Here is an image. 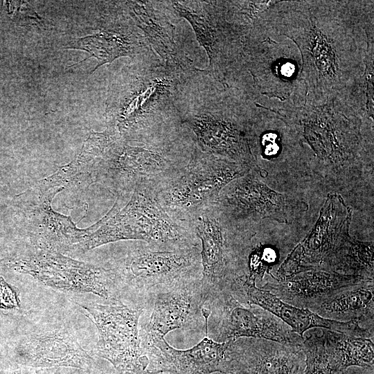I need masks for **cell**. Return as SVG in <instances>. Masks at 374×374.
<instances>
[{
	"mask_svg": "<svg viewBox=\"0 0 374 374\" xmlns=\"http://www.w3.org/2000/svg\"><path fill=\"white\" fill-rule=\"evenodd\" d=\"M260 15L299 48L305 103L366 102V30L374 24L373 1H273Z\"/></svg>",
	"mask_w": 374,
	"mask_h": 374,
	"instance_id": "obj_1",
	"label": "cell"
},
{
	"mask_svg": "<svg viewBox=\"0 0 374 374\" xmlns=\"http://www.w3.org/2000/svg\"><path fill=\"white\" fill-rule=\"evenodd\" d=\"M238 69L247 72L245 88L256 105L287 116L305 103L299 50L260 13L252 22Z\"/></svg>",
	"mask_w": 374,
	"mask_h": 374,
	"instance_id": "obj_2",
	"label": "cell"
},
{
	"mask_svg": "<svg viewBox=\"0 0 374 374\" xmlns=\"http://www.w3.org/2000/svg\"><path fill=\"white\" fill-rule=\"evenodd\" d=\"M118 197L112 209L96 224L75 251H87L123 240H140L160 249L198 244L194 231L177 222L160 206L152 189L139 187L121 208Z\"/></svg>",
	"mask_w": 374,
	"mask_h": 374,
	"instance_id": "obj_3",
	"label": "cell"
},
{
	"mask_svg": "<svg viewBox=\"0 0 374 374\" xmlns=\"http://www.w3.org/2000/svg\"><path fill=\"white\" fill-rule=\"evenodd\" d=\"M251 169L195 146L188 163L153 191L168 215L191 229L197 216L217 204L222 189Z\"/></svg>",
	"mask_w": 374,
	"mask_h": 374,
	"instance_id": "obj_4",
	"label": "cell"
},
{
	"mask_svg": "<svg viewBox=\"0 0 374 374\" xmlns=\"http://www.w3.org/2000/svg\"><path fill=\"white\" fill-rule=\"evenodd\" d=\"M110 148L94 162L92 178L118 196L139 187L154 190L188 163L194 149L179 152L167 145L112 143Z\"/></svg>",
	"mask_w": 374,
	"mask_h": 374,
	"instance_id": "obj_5",
	"label": "cell"
},
{
	"mask_svg": "<svg viewBox=\"0 0 374 374\" xmlns=\"http://www.w3.org/2000/svg\"><path fill=\"white\" fill-rule=\"evenodd\" d=\"M30 243L28 251L11 262L15 269L52 288L92 293L107 301L118 299L113 294L118 285L113 268L78 261L37 240L30 239Z\"/></svg>",
	"mask_w": 374,
	"mask_h": 374,
	"instance_id": "obj_6",
	"label": "cell"
},
{
	"mask_svg": "<svg viewBox=\"0 0 374 374\" xmlns=\"http://www.w3.org/2000/svg\"><path fill=\"white\" fill-rule=\"evenodd\" d=\"M98 330V355L120 374H145L149 360L141 346L139 318L144 305L130 307L118 299L107 303H79Z\"/></svg>",
	"mask_w": 374,
	"mask_h": 374,
	"instance_id": "obj_7",
	"label": "cell"
},
{
	"mask_svg": "<svg viewBox=\"0 0 374 374\" xmlns=\"http://www.w3.org/2000/svg\"><path fill=\"white\" fill-rule=\"evenodd\" d=\"M113 269L118 285L136 293H148L153 288L157 293L176 283L202 277L200 244L136 249Z\"/></svg>",
	"mask_w": 374,
	"mask_h": 374,
	"instance_id": "obj_8",
	"label": "cell"
},
{
	"mask_svg": "<svg viewBox=\"0 0 374 374\" xmlns=\"http://www.w3.org/2000/svg\"><path fill=\"white\" fill-rule=\"evenodd\" d=\"M206 304L211 309L208 321H211L208 322L207 333L212 330L215 341L246 337L302 346L304 337L280 319L260 306L239 302L226 291L211 292Z\"/></svg>",
	"mask_w": 374,
	"mask_h": 374,
	"instance_id": "obj_9",
	"label": "cell"
},
{
	"mask_svg": "<svg viewBox=\"0 0 374 374\" xmlns=\"http://www.w3.org/2000/svg\"><path fill=\"white\" fill-rule=\"evenodd\" d=\"M255 170L251 169L226 185L217 202L222 221L239 235L251 223L265 217L290 223L298 207V203L265 185Z\"/></svg>",
	"mask_w": 374,
	"mask_h": 374,
	"instance_id": "obj_10",
	"label": "cell"
},
{
	"mask_svg": "<svg viewBox=\"0 0 374 374\" xmlns=\"http://www.w3.org/2000/svg\"><path fill=\"white\" fill-rule=\"evenodd\" d=\"M256 105L249 103L237 112L205 113L186 118L183 123L195 135L201 151L256 168L249 145V134Z\"/></svg>",
	"mask_w": 374,
	"mask_h": 374,
	"instance_id": "obj_11",
	"label": "cell"
},
{
	"mask_svg": "<svg viewBox=\"0 0 374 374\" xmlns=\"http://www.w3.org/2000/svg\"><path fill=\"white\" fill-rule=\"evenodd\" d=\"M211 288L201 278L182 280L154 294L152 312L140 339L164 337L172 330L207 323L202 314Z\"/></svg>",
	"mask_w": 374,
	"mask_h": 374,
	"instance_id": "obj_12",
	"label": "cell"
},
{
	"mask_svg": "<svg viewBox=\"0 0 374 374\" xmlns=\"http://www.w3.org/2000/svg\"><path fill=\"white\" fill-rule=\"evenodd\" d=\"M229 292L243 304L256 305L267 310L301 337H304L303 335L306 331L314 328L368 338L373 335V332L363 328L358 321L328 319L308 308H301L287 303L272 292L258 288L255 283L247 280L246 274L236 277L231 283Z\"/></svg>",
	"mask_w": 374,
	"mask_h": 374,
	"instance_id": "obj_13",
	"label": "cell"
},
{
	"mask_svg": "<svg viewBox=\"0 0 374 374\" xmlns=\"http://www.w3.org/2000/svg\"><path fill=\"white\" fill-rule=\"evenodd\" d=\"M227 373L304 374L302 346L257 338L228 340Z\"/></svg>",
	"mask_w": 374,
	"mask_h": 374,
	"instance_id": "obj_14",
	"label": "cell"
},
{
	"mask_svg": "<svg viewBox=\"0 0 374 374\" xmlns=\"http://www.w3.org/2000/svg\"><path fill=\"white\" fill-rule=\"evenodd\" d=\"M149 364V371H167L173 374L226 373L228 341L217 342L205 337L187 350L170 346L164 337L155 336L141 339Z\"/></svg>",
	"mask_w": 374,
	"mask_h": 374,
	"instance_id": "obj_15",
	"label": "cell"
},
{
	"mask_svg": "<svg viewBox=\"0 0 374 374\" xmlns=\"http://www.w3.org/2000/svg\"><path fill=\"white\" fill-rule=\"evenodd\" d=\"M355 275L312 269L301 271L281 282H269L263 287L283 301L314 312L324 301L337 293L366 281Z\"/></svg>",
	"mask_w": 374,
	"mask_h": 374,
	"instance_id": "obj_16",
	"label": "cell"
},
{
	"mask_svg": "<svg viewBox=\"0 0 374 374\" xmlns=\"http://www.w3.org/2000/svg\"><path fill=\"white\" fill-rule=\"evenodd\" d=\"M19 362L30 368L72 367L86 371L92 368L94 361L74 334L62 328L30 335L20 346Z\"/></svg>",
	"mask_w": 374,
	"mask_h": 374,
	"instance_id": "obj_17",
	"label": "cell"
},
{
	"mask_svg": "<svg viewBox=\"0 0 374 374\" xmlns=\"http://www.w3.org/2000/svg\"><path fill=\"white\" fill-rule=\"evenodd\" d=\"M373 280H369L348 287L324 301L314 312L338 321L373 323Z\"/></svg>",
	"mask_w": 374,
	"mask_h": 374,
	"instance_id": "obj_18",
	"label": "cell"
},
{
	"mask_svg": "<svg viewBox=\"0 0 374 374\" xmlns=\"http://www.w3.org/2000/svg\"><path fill=\"white\" fill-rule=\"evenodd\" d=\"M332 374L353 366L374 368V344L371 338L321 328Z\"/></svg>",
	"mask_w": 374,
	"mask_h": 374,
	"instance_id": "obj_19",
	"label": "cell"
},
{
	"mask_svg": "<svg viewBox=\"0 0 374 374\" xmlns=\"http://www.w3.org/2000/svg\"><path fill=\"white\" fill-rule=\"evenodd\" d=\"M136 11L141 24L156 51L166 62L177 64L180 61L177 47L173 40L172 31L159 19L154 11L148 6H139Z\"/></svg>",
	"mask_w": 374,
	"mask_h": 374,
	"instance_id": "obj_20",
	"label": "cell"
},
{
	"mask_svg": "<svg viewBox=\"0 0 374 374\" xmlns=\"http://www.w3.org/2000/svg\"><path fill=\"white\" fill-rule=\"evenodd\" d=\"M68 48L88 51L98 60V66L132 52L128 43L118 35L101 33L73 41Z\"/></svg>",
	"mask_w": 374,
	"mask_h": 374,
	"instance_id": "obj_21",
	"label": "cell"
},
{
	"mask_svg": "<svg viewBox=\"0 0 374 374\" xmlns=\"http://www.w3.org/2000/svg\"><path fill=\"white\" fill-rule=\"evenodd\" d=\"M302 350L305 356L304 374H332L321 332L304 337Z\"/></svg>",
	"mask_w": 374,
	"mask_h": 374,
	"instance_id": "obj_22",
	"label": "cell"
},
{
	"mask_svg": "<svg viewBox=\"0 0 374 374\" xmlns=\"http://www.w3.org/2000/svg\"><path fill=\"white\" fill-rule=\"evenodd\" d=\"M277 259L275 249L262 244L257 245L248 256L249 273L246 276L249 281L255 283L257 279L262 280L265 273L274 265Z\"/></svg>",
	"mask_w": 374,
	"mask_h": 374,
	"instance_id": "obj_23",
	"label": "cell"
},
{
	"mask_svg": "<svg viewBox=\"0 0 374 374\" xmlns=\"http://www.w3.org/2000/svg\"><path fill=\"white\" fill-rule=\"evenodd\" d=\"M19 306L17 293L0 278V308H15Z\"/></svg>",
	"mask_w": 374,
	"mask_h": 374,
	"instance_id": "obj_24",
	"label": "cell"
},
{
	"mask_svg": "<svg viewBox=\"0 0 374 374\" xmlns=\"http://www.w3.org/2000/svg\"><path fill=\"white\" fill-rule=\"evenodd\" d=\"M17 374H61L60 368H30Z\"/></svg>",
	"mask_w": 374,
	"mask_h": 374,
	"instance_id": "obj_25",
	"label": "cell"
},
{
	"mask_svg": "<svg viewBox=\"0 0 374 374\" xmlns=\"http://www.w3.org/2000/svg\"><path fill=\"white\" fill-rule=\"evenodd\" d=\"M337 374H373V368L353 366Z\"/></svg>",
	"mask_w": 374,
	"mask_h": 374,
	"instance_id": "obj_26",
	"label": "cell"
},
{
	"mask_svg": "<svg viewBox=\"0 0 374 374\" xmlns=\"http://www.w3.org/2000/svg\"><path fill=\"white\" fill-rule=\"evenodd\" d=\"M145 374H173L167 371H149L147 370Z\"/></svg>",
	"mask_w": 374,
	"mask_h": 374,
	"instance_id": "obj_27",
	"label": "cell"
},
{
	"mask_svg": "<svg viewBox=\"0 0 374 374\" xmlns=\"http://www.w3.org/2000/svg\"><path fill=\"white\" fill-rule=\"evenodd\" d=\"M225 374H239V373H225Z\"/></svg>",
	"mask_w": 374,
	"mask_h": 374,
	"instance_id": "obj_28",
	"label": "cell"
}]
</instances>
